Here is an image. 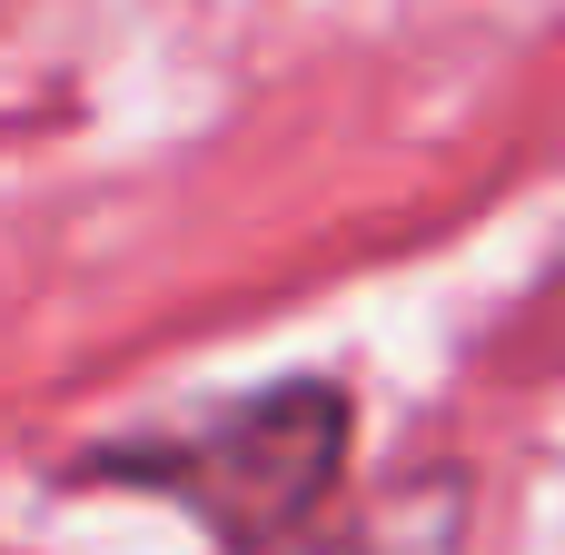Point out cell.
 Wrapping results in <instances>:
<instances>
[{"label":"cell","instance_id":"cell-2","mask_svg":"<svg viewBox=\"0 0 565 555\" xmlns=\"http://www.w3.org/2000/svg\"><path fill=\"white\" fill-rule=\"evenodd\" d=\"M258 555H467V477L427 467V477H407V487H387L328 526H298Z\"/></svg>","mask_w":565,"mask_h":555},{"label":"cell","instance_id":"cell-1","mask_svg":"<svg viewBox=\"0 0 565 555\" xmlns=\"http://www.w3.org/2000/svg\"><path fill=\"white\" fill-rule=\"evenodd\" d=\"M348 387L328 377H278V387H248L238 407L199 417L189 437H149V447H109L99 477L119 487H159L179 497L218 546L258 555L298 526H318V506L338 497L348 477Z\"/></svg>","mask_w":565,"mask_h":555}]
</instances>
